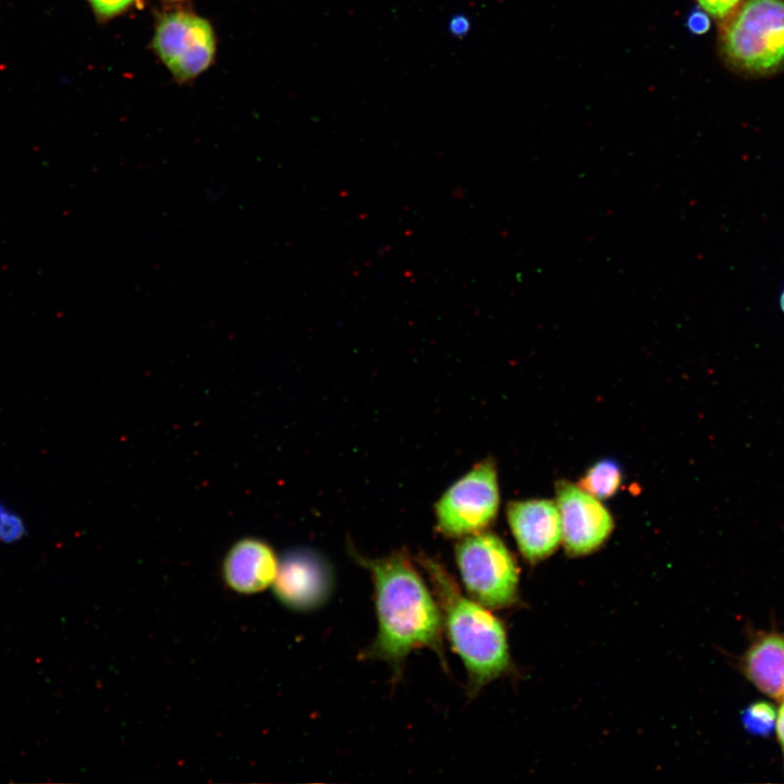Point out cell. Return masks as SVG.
<instances>
[{"mask_svg":"<svg viewBox=\"0 0 784 784\" xmlns=\"http://www.w3.org/2000/svg\"><path fill=\"white\" fill-rule=\"evenodd\" d=\"M355 558L372 577L378 618L377 637L365 657L400 670L412 651L428 648L443 662L441 612L409 559L402 552Z\"/></svg>","mask_w":784,"mask_h":784,"instance_id":"1","label":"cell"},{"mask_svg":"<svg viewBox=\"0 0 784 784\" xmlns=\"http://www.w3.org/2000/svg\"><path fill=\"white\" fill-rule=\"evenodd\" d=\"M417 561L428 574L449 640L476 691L510 666L504 627L486 607L462 593L442 564L426 555Z\"/></svg>","mask_w":784,"mask_h":784,"instance_id":"2","label":"cell"},{"mask_svg":"<svg viewBox=\"0 0 784 784\" xmlns=\"http://www.w3.org/2000/svg\"><path fill=\"white\" fill-rule=\"evenodd\" d=\"M721 49L735 69L755 75L784 66V0H746L725 23Z\"/></svg>","mask_w":784,"mask_h":784,"instance_id":"3","label":"cell"},{"mask_svg":"<svg viewBox=\"0 0 784 784\" xmlns=\"http://www.w3.org/2000/svg\"><path fill=\"white\" fill-rule=\"evenodd\" d=\"M456 564L471 599L490 609L512 605L518 595V567L511 551L494 534L463 537L455 547Z\"/></svg>","mask_w":784,"mask_h":784,"instance_id":"4","label":"cell"},{"mask_svg":"<svg viewBox=\"0 0 784 784\" xmlns=\"http://www.w3.org/2000/svg\"><path fill=\"white\" fill-rule=\"evenodd\" d=\"M500 505L494 462L485 460L455 481L436 503L438 529L449 537L483 531Z\"/></svg>","mask_w":784,"mask_h":784,"instance_id":"5","label":"cell"},{"mask_svg":"<svg viewBox=\"0 0 784 784\" xmlns=\"http://www.w3.org/2000/svg\"><path fill=\"white\" fill-rule=\"evenodd\" d=\"M151 46L174 79L185 83L212 63L216 36L206 19L187 10H173L159 16Z\"/></svg>","mask_w":784,"mask_h":784,"instance_id":"6","label":"cell"},{"mask_svg":"<svg viewBox=\"0 0 784 784\" xmlns=\"http://www.w3.org/2000/svg\"><path fill=\"white\" fill-rule=\"evenodd\" d=\"M562 542L573 556L585 555L600 548L610 537L614 523L599 499L569 481L556 485Z\"/></svg>","mask_w":784,"mask_h":784,"instance_id":"7","label":"cell"},{"mask_svg":"<svg viewBox=\"0 0 784 784\" xmlns=\"http://www.w3.org/2000/svg\"><path fill=\"white\" fill-rule=\"evenodd\" d=\"M506 516L520 553L530 563L550 556L562 541L560 513L551 500L512 501Z\"/></svg>","mask_w":784,"mask_h":784,"instance_id":"8","label":"cell"},{"mask_svg":"<svg viewBox=\"0 0 784 784\" xmlns=\"http://www.w3.org/2000/svg\"><path fill=\"white\" fill-rule=\"evenodd\" d=\"M272 585L280 601L294 609H308L322 600L328 579L318 558L296 551L279 563Z\"/></svg>","mask_w":784,"mask_h":784,"instance_id":"9","label":"cell"},{"mask_svg":"<svg viewBox=\"0 0 784 784\" xmlns=\"http://www.w3.org/2000/svg\"><path fill=\"white\" fill-rule=\"evenodd\" d=\"M278 566L275 554L266 542L243 539L228 552L223 576L236 592L255 593L273 584Z\"/></svg>","mask_w":784,"mask_h":784,"instance_id":"10","label":"cell"},{"mask_svg":"<svg viewBox=\"0 0 784 784\" xmlns=\"http://www.w3.org/2000/svg\"><path fill=\"white\" fill-rule=\"evenodd\" d=\"M748 678L768 696L784 699V637L767 634L750 647L745 657Z\"/></svg>","mask_w":784,"mask_h":784,"instance_id":"11","label":"cell"},{"mask_svg":"<svg viewBox=\"0 0 784 784\" xmlns=\"http://www.w3.org/2000/svg\"><path fill=\"white\" fill-rule=\"evenodd\" d=\"M622 483V469L613 460H601L587 469L579 487L596 497L607 499L614 495Z\"/></svg>","mask_w":784,"mask_h":784,"instance_id":"12","label":"cell"},{"mask_svg":"<svg viewBox=\"0 0 784 784\" xmlns=\"http://www.w3.org/2000/svg\"><path fill=\"white\" fill-rule=\"evenodd\" d=\"M28 535L25 517L0 497V544L13 546Z\"/></svg>","mask_w":784,"mask_h":784,"instance_id":"13","label":"cell"},{"mask_svg":"<svg viewBox=\"0 0 784 784\" xmlns=\"http://www.w3.org/2000/svg\"><path fill=\"white\" fill-rule=\"evenodd\" d=\"M746 730L756 735L769 734L775 725V710L765 702L750 705L742 715Z\"/></svg>","mask_w":784,"mask_h":784,"instance_id":"14","label":"cell"},{"mask_svg":"<svg viewBox=\"0 0 784 784\" xmlns=\"http://www.w3.org/2000/svg\"><path fill=\"white\" fill-rule=\"evenodd\" d=\"M96 17L107 21L125 12L136 0H87Z\"/></svg>","mask_w":784,"mask_h":784,"instance_id":"15","label":"cell"},{"mask_svg":"<svg viewBox=\"0 0 784 784\" xmlns=\"http://www.w3.org/2000/svg\"><path fill=\"white\" fill-rule=\"evenodd\" d=\"M742 0H697L710 16L725 19L735 11Z\"/></svg>","mask_w":784,"mask_h":784,"instance_id":"16","label":"cell"},{"mask_svg":"<svg viewBox=\"0 0 784 784\" xmlns=\"http://www.w3.org/2000/svg\"><path fill=\"white\" fill-rule=\"evenodd\" d=\"M710 15L700 7L694 9L687 16L686 26L694 35H702L710 28Z\"/></svg>","mask_w":784,"mask_h":784,"instance_id":"17","label":"cell"},{"mask_svg":"<svg viewBox=\"0 0 784 784\" xmlns=\"http://www.w3.org/2000/svg\"><path fill=\"white\" fill-rule=\"evenodd\" d=\"M470 26V20L464 14L453 15L448 24L451 35L455 37H462L468 34Z\"/></svg>","mask_w":784,"mask_h":784,"instance_id":"18","label":"cell"},{"mask_svg":"<svg viewBox=\"0 0 784 784\" xmlns=\"http://www.w3.org/2000/svg\"><path fill=\"white\" fill-rule=\"evenodd\" d=\"M776 725H777V734L780 737V742H781L783 750H784V702H783L782 707L780 708L777 719H776Z\"/></svg>","mask_w":784,"mask_h":784,"instance_id":"19","label":"cell"},{"mask_svg":"<svg viewBox=\"0 0 784 784\" xmlns=\"http://www.w3.org/2000/svg\"><path fill=\"white\" fill-rule=\"evenodd\" d=\"M779 305H780L781 310H782L783 314H784V284H783V286H782V289H781V292H780Z\"/></svg>","mask_w":784,"mask_h":784,"instance_id":"20","label":"cell"},{"mask_svg":"<svg viewBox=\"0 0 784 784\" xmlns=\"http://www.w3.org/2000/svg\"><path fill=\"white\" fill-rule=\"evenodd\" d=\"M167 1H170V2H177V1H182V0H167Z\"/></svg>","mask_w":784,"mask_h":784,"instance_id":"21","label":"cell"}]
</instances>
